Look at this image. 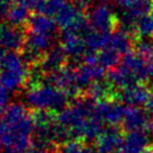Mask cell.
<instances>
[{
	"label": "cell",
	"mask_w": 153,
	"mask_h": 153,
	"mask_svg": "<svg viewBox=\"0 0 153 153\" xmlns=\"http://www.w3.org/2000/svg\"><path fill=\"white\" fill-rule=\"evenodd\" d=\"M65 52L63 48H54L43 57L42 62V68L41 70L45 72H50L51 74L54 72L59 71L61 69L62 63L64 62L65 59Z\"/></svg>",
	"instance_id": "12"
},
{
	"label": "cell",
	"mask_w": 153,
	"mask_h": 153,
	"mask_svg": "<svg viewBox=\"0 0 153 153\" xmlns=\"http://www.w3.org/2000/svg\"><path fill=\"white\" fill-rule=\"evenodd\" d=\"M142 153H153V144H149L148 146L142 151Z\"/></svg>",
	"instance_id": "25"
},
{
	"label": "cell",
	"mask_w": 153,
	"mask_h": 153,
	"mask_svg": "<svg viewBox=\"0 0 153 153\" xmlns=\"http://www.w3.org/2000/svg\"><path fill=\"white\" fill-rule=\"evenodd\" d=\"M99 1H106V0H99Z\"/></svg>",
	"instance_id": "27"
},
{
	"label": "cell",
	"mask_w": 153,
	"mask_h": 153,
	"mask_svg": "<svg viewBox=\"0 0 153 153\" xmlns=\"http://www.w3.org/2000/svg\"><path fill=\"white\" fill-rule=\"evenodd\" d=\"M126 108L127 106L120 104L118 100L95 101L94 114L101 122H105L110 126H117L123 123L126 115Z\"/></svg>",
	"instance_id": "4"
},
{
	"label": "cell",
	"mask_w": 153,
	"mask_h": 153,
	"mask_svg": "<svg viewBox=\"0 0 153 153\" xmlns=\"http://www.w3.org/2000/svg\"><path fill=\"white\" fill-rule=\"evenodd\" d=\"M29 32L37 34H45L53 36V33L56 28V22L53 20L50 16L45 14H37L30 16L28 20Z\"/></svg>",
	"instance_id": "11"
},
{
	"label": "cell",
	"mask_w": 153,
	"mask_h": 153,
	"mask_svg": "<svg viewBox=\"0 0 153 153\" xmlns=\"http://www.w3.org/2000/svg\"><path fill=\"white\" fill-rule=\"evenodd\" d=\"M27 102L39 110L64 109L67 104V94L50 83L34 87L27 94Z\"/></svg>",
	"instance_id": "1"
},
{
	"label": "cell",
	"mask_w": 153,
	"mask_h": 153,
	"mask_svg": "<svg viewBox=\"0 0 153 153\" xmlns=\"http://www.w3.org/2000/svg\"><path fill=\"white\" fill-rule=\"evenodd\" d=\"M152 4H153V1H152Z\"/></svg>",
	"instance_id": "28"
},
{
	"label": "cell",
	"mask_w": 153,
	"mask_h": 153,
	"mask_svg": "<svg viewBox=\"0 0 153 153\" xmlns=\"http://www.w3.org/2000/svg\"><path fill=\"white\" fill-rule=\"evenodd\" d=\"M134 38H153V11L137 20L134 29Z\"/></svg>",
	"instance_id": "15"
},
{
	"label": "cell",
	"mask_w": 153,
	"mask_h": 153,
	"mask_svg": "<svg viewBox=\"0 0 153 153\" xmlns=\"http://www.w3.org/2000/svg\"><path fill=\"white\" fill-rule=\"evenodd\" d=\"M61 153H96V150L89 144L79 141H67L60 149Z\"/></svg>",
	"instance_id": "18"
},
{
	"label": "cell",
	"mask_w": 153,
	"mask_h": 153,
	"mask_svg": "<svg viewBox=\"0 0 153 153\" xmlns=\"http://www.w3.org/2000/svg\"><path fill=\"white\" fill-rule=\"evenodd\" d=\"M8 100H9V90L0 86V111L5 110L8 107Z\"/></svg>",
	"instance_id": "22"
},
{
	"label": "cell",
	"mask_w": 153,
	"mask_h": 153,
	"mask_svg": "<svg viewBox=\"0 0 153 153\" xmlns=\"http://www.w3.org/2000/svg\"><path fill=\"white\" fill-rule=\"evenodd\" d=\"M133 51L148 62L153 63V42L150 38H134Z\"/></svg>",
	"instance_id": "16"
},
{
	"label": "cell",
	"mask_w": 153,
	"mask_h": 153,
	"mask_svg": "<svg viewBox=\"0 0 153 153\" xmlns=\"http://www.w3.org/2000/svg\"><path fill=\"white\" fill-rule=\"evenodd\" d=\"M111 34H105L96 32L94 29H90L87 35L85 36L87 43V48L90 52H97L101 51L108 45L109 43V38Z\"/></svg>",
	"instance_id": "13"
},
{
	"label": "cell",
	"mask_w": 153,
	"mask_h": 153,
	"mask_svg": "<svg viewBox=\"0 0 153 153\" xmlns=\"http://www.w3.org/2000/svg\"><path fill=\"white\" fill-rule=\"evenodd\" d=\"M135 1L136 0H113V2H114L115 5L117 6V7H120L123 11L128 10L135 4Z\"/></svg>",
	"instance_id": "23"
},
{
	"label": "cell",
	"mask_w": 153,
	"mask_h": 153,
	"mask_svg": "<svg viewBox=\"0 0 153 153\" xmlns=\"http://www.w3.org/2000/svg\"><path fill=\"white\" fill-rule=\"evenodd\" d=\"M151 94L152 92L150 91V88H149L148 85L136 83L134 86L126 88L124 90L118 91L117 99H118V101L125 104L126 106L137 107V106L145 105Z\"/></svg>",
	"instance_id": "6"
},
{
	"label": "cell",
	"mask_w": 153,
	"mask_h": 153,
	"mask_svg": "<svg viewBox=\"0 0 153 153\" xmlns=\"http://www.w3.org/2000/svg\"><path fill=\"white\" fill-rule=\"evenodd\" d=\"M29 18H30L29 17V9L27 7L20 5V4L13 5L9 11V15L7 17L10 24L16 25V26L24 24L25 22L29 20Z\"/></svg>",
	"instance_id": "17"
},
{
	"label": "cell",
	"mask_w": 153,
	"mask_h": 153,
	"mask_svg": "<svg viewBox=\"0 0 153 153\" xmlns=\"http://www.w3.org/2000/svg\"><path fill=\"white\" fill-rule=\"evenodd\" d=\"M62 48L65 54L73 60H79L88 50L85 36L76 33H64Z\"/></svg>",
	"instance_id": "9"
},
{
	"label": "cell",
	"mask_w": 153,
	"mask_h": 153,
	"mask_svg": "<svg viewBox=\"0 0 153 153\" xmlns=\"http://www.w3.org/2000/svg\"><path fill=\"white\" fill-rule=\"evenodd\" d=\"M68 2H69L68 0H46L43 9H42V13H39V14H45L48 16H55Z\"/></svg>",
	"instance_id": "19"
},
{
	"label": "cell",
	"mask_w": 153,
	"mask_h": 153,
	"mask_svg": "<svg viewBox=\"0 0 153 153\" xmlns=\"http://www.w3.org/2000/svg\"><path fill=\"white\" fill-rule=\"evenodd\" d=\"M16 2L27 7L28 9H36L38 13H42L46 0H16Z\"/></svg>",
	"instance_id": "20"
},
{
	"label": "cell",
	"mask_w": 153,
	"mask_h": 153,
	"mask_svg": "<svg viewBox=\"0 0 153 153\" xmlns=\"http://www.w3.org/2000/svg\"><path fill=\"white\" fill-rule=\"evenodd\" d=\"M88 20L91 29L99 33L113 34L120 28V19L105 5L97 6L91 10Z\"/></svg>",
	"instance_id": "3"
},
{
	"label": "cell",
	"mask_w": 153,
	"mask_h": 153,
	"mask_svg": "<svg viewBox=\"0 0 153 153\" xmlns=\"http://www.w3.org/2000/svg\"><path fill=\"white\" fill-rule=\"evenodd\" d=\"M13 7V0H0V19L8 17Z\"/></svg>",
	"instance_id": "21"
},
{
	"label": "cell",
	"mask_w": 153,
	"mask_h": 153,
	"mask_svg": "<svg viewBox=\"0 0 153 153\" xmlns=\"http://www.w3.org/2000/svg\"><path fill=\"white\" fill-rule=\"evenodd\" d=\"M26 153H48V152H46V150H43V149L36 148L35 150H32V151H27Z\"/></svg>",
	"instance_id": "26"
},
{
	"label": "cell",
	"mask_w": 153,
	"mask_h": 153,
	"mask_svg": "<svg viewBox=\"0 0 153 153\" xmlns=\"http://www.w3.org/2000/svg\"><path fill=\"white\" fill-rule=\"evenodd\" d=\"M26 37L16 26L0 25V48L16 51L25 45Z\"/></svg>",
	"instance_id": "8"
},
{
	"label": "cell",
	"mask_w": 153,
	"mask_h": 153,
	"mask_svg": "<svg viewBox=\"0 0 153 153\" xmlns=\"http://www.w3.org/2000/svg\"><path fill=\"white\" fill-rule=\"evenodd\" d=\"M145 108H146V111H148L149 114L153 116V92L151 94L149 100L146 101V104H145Z\"/></svg>",
	"instance_id": "24"
},
{
	"label": "cell",
	"mask_w": 153,
	"mask_h": 153,
	"mask_svg": "<svg viewBox=\"0 0 153 153\" xmlns=\"http://www.w3.org/2000/svg\"><path fill=\"white\" fill-rule=\"evenodd\" d=\"M148 145V136L143 131L131 132L125 136L124 142L116 153H142Z\"/></svg>",
	"instance_id": "10"
},
{
	"label": "cell",
	"mask_w": 153,
	"mask_h": 153,
	"mask_svg": "<svg viewBox=\"0 0 153 153\" xmlns=\"http://www.w3.org/2000/svg\"><path fill=\"white\" fill-rule=\"evenodd\" d=\"M124 140V129L118 126H109L96 139V153H116Z\"/></svg>",
	"instance_id": "5"
},
{
	"label": "cell",
	"mask_w": 153,
	"mask_h": 153,
	"mask_svg": "<svg viewBox=\"0 0 153 153\" xmlns=\"http://www.w3.org/2000/svg\"><path fill=\"white\" fill-rule=\"evenodd\" d=\"M122 59L123 55L109 46H106L98 53V64L105 69H114L120 64Z\"/></svg>",
	"instance_id": "14"
},
{
	"label": "cell",
	"mask_w": 153,
	"mask_h": 153,
	"mask_svg": "<svg viewBox=\"0 0 153 153\" xmlns=\"http://www.w3.org/2000/svg\"><path fill=\"white\" fill-rule=\"evenodd\" d=\"M149 115L150 114L148 111L141 109L139 107L127 106L126 115L120 127L124 129V132H128V133L148 129L150 120H151Z\"/></svg>",
	"instance_id": "7"
},
{
	"label": "cell",
	"mask_w": 153,
	"mask_h": 153,
	"mask_svg": "<svg viewBox=\"0 0 153 153\" xmlns=\"http://www.w3.org/2000/svg\"><path fill=\"white\" fill-rule=\"evenodd\" d=\"M26 76L24 59L15 52L6 53L0 60V85L7 90H15L25 81Z\"/></svg>",
	"instance_id": "2"
}]
</instances>
